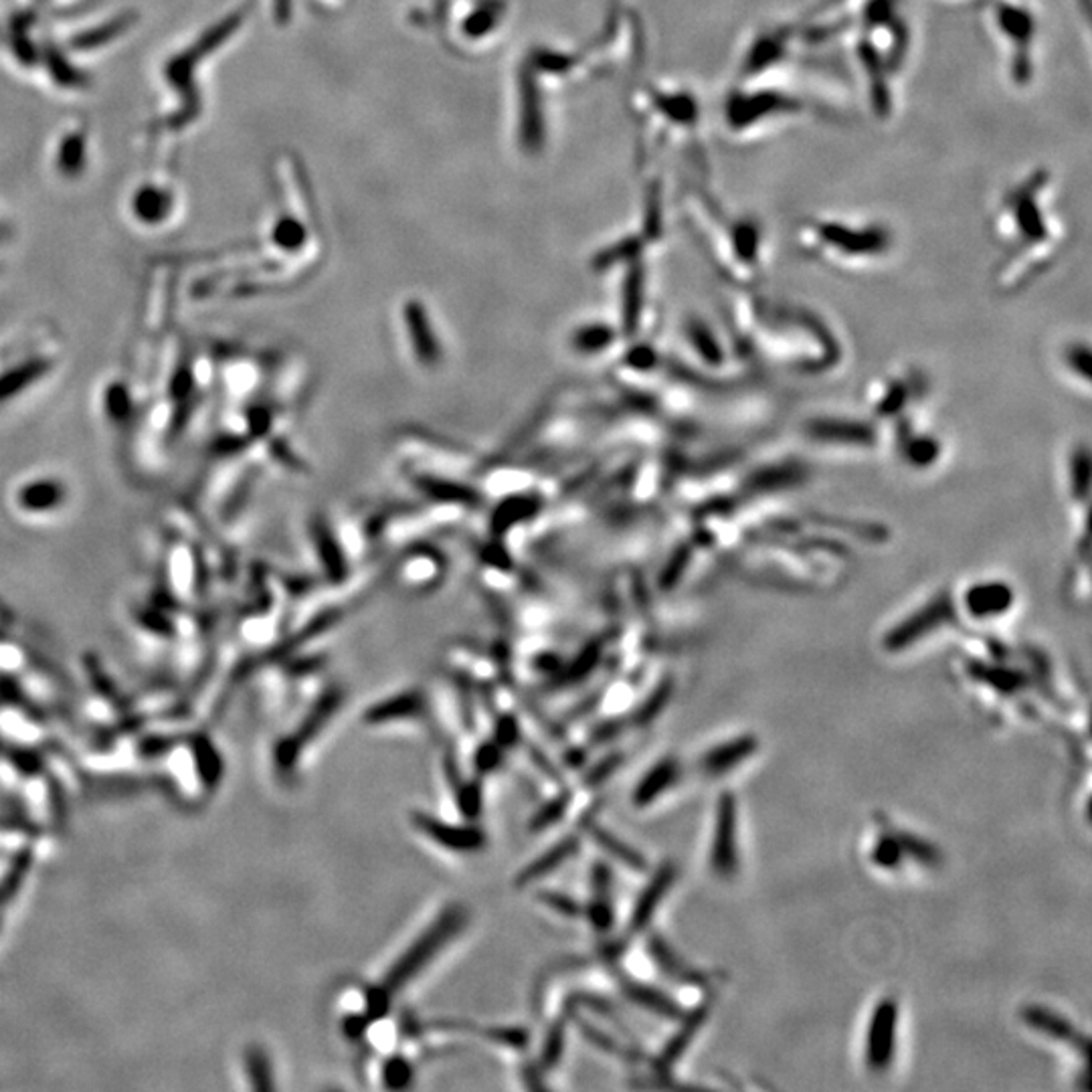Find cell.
<instances>
[{"label": "cell", "instance_id": "cell-1", "mask_svg": "<svg viewBox=\"0 0 1092 1092\" xmlns=\"http://www.w3.org/2000/svg\"><path fill=\"white\" fill-rule=\"evenodd\" d=\"M801 23L814 50L835 47L848 59L870 114L890 122L916 43L909 0H821Z\"/></svg>", "mask_w": 1092, "mask_h": 1092}, {"label": "cell", "instance_id": "cell-2", "mask_svg": "<svg viewBox=\"0 0 1092 1092\" xmlns=\"http://www.w3.org/2000/svg\"><path fill=\"white\" fill-rule=\"evenodd\" d=\"M990 225L995 244L1006 251L999 272L1004 286H1022L1042 274L1066 239L1052 170L1038 166L1008 184L995 201Z\"/></svg>", "mask_w": 1092, "mask_h": 1092}, {"label": "cell", "instance_id": "cell-3", "mask_svg": "<svg viewBox=\"0 0 1092 1092\" xmlns=\"http://www.w3.org/2000/svg\"><path fill=\"white\" fill-rule=\"evenodd\" d=\"M793 69L733 80L720 101V128L734 144H757L810 120H840L838 110L791 80Z\"/></svg>", "mask_w": 1092, "mask_h": 1092}, {"label": "cell", "instance_id": "cell-4", "mask_svg": "<svg viewBox=\"0 0 1092 1092\" xmlns=\"http://www.w3.org/2000/svg\"><path fill=\"white\" fill-rule=\"evenodd\" d=\"M799 253L833 267L862 269L886 260L895 249V231L872 217L814 212L793 231Z\"/></svg>", "mask_w": 1092, "mask_h": 1092}, {"label": "cell", "instance_id": "cell-5", "mask_svg": "<svg viewBox=\"0 0 1092 1092\" xmlns=\"http://www.w3.org/2000/svg\"><path fill=\"white\" fill-rule=\"evenodd\" d=\"M692 217L720 267L736 281H755L763 272L765 223L752 212L733 211L699 186L690 196Z\"/></svg>", "mask_w": 1092, "mask_h": 1092}, {"label": "cell", "instance_id": "cell-6", "mask_svg": "<svg viewBox=\"0 0 1092 1092\" xmlns=\"http://www.w3.org/2000/svg\"><path fill=\"white\" fill-rule=\"evenodd\" d=\"M985 34L1013 89H1029L1038 75L1042 23L1032 0H979Z\"/></svg>", "mask_w": 1092, "mask_h": 1092}, {"label": "cell", "instance_id": "cell-7", "mask_svg": "<svg viewBox=\"0 0 1092 1092\" xmlns=\"http://www.w3.org/2000/svg\"><path fill=\"white\" fill-rule=\"evenodd\" d=\"M6 508L27 524H51L66 516L75 502L73 482L53 468H34L17 475L6 488Z\"/></svg>", "mask_w": 1092, "mask_h": 1092}, {"label": "cell", "instance_id": "cell-8", "mask_svg": "<svg viewBox=\"0 0 1092 1092\" xmlns=\"http://www.w3.org/2000/svg\"><path fill=\"white\" fill-rule=\"evenodd\" d=\"M470 914L461 904H450L443 913L425 929L415 943L395 962L381 983L389 994L401 992L409 981L417 978L429 963L433 962L445 946L450 945L461 930L466 929Z\"/></svg>", "mask_w": 1092, "mask_h": 1092}, {"label": "cell", "instance_id": "cell-9", "mask_svg": "<svg viewBox=\"0 0 1092 1092\" xmlns=\"http://www.w3.org/2000/svg\"><path fill=\"white\" fill-rule=\"evenodd\" d=\"M710 870L718 879H733L741 868L738 849V801L733 793H722L715 810V826L708 854Z\"/></svg>", "mask_w": 1092, "mask_h": 1092}, {"label": "cell", "instance_id": "cell-10", "mask_svg": "<svg viewBox=\"0 0 1092 1092\" xmlns=\"http://www.w3.org/2000/svg\"><path fill=\"white\" fill-rule=\"evenodd\" d=\"M898 1022L900 1008L895 997L881 999L866 1029L865 1060L872 1073H886L897 1056Z\"/></svg>", "mask_w": 1092, "mask_h": 1092}, {"label": "cell", "instance_id": "cell-11", "mask_svg": "<svg viewBox=\"0 0 1092 1092\" xmlns=\"http://www.w3.org/2000/svg\"><path fill=\"white\" fill-rule=\"evenodd\" d=\"M411 821L415 828L424 833L425 838L433 840L441 848L457 852V854H475L486 848V833L478 826H457L450 821H441L433 815L415 812L411 815Z\"/></svg>", "mask_w": 1092, "mask_h": 1092}, {"label": "cell", "instance_id": "cell-12", "mask_svg": "<svg viewBox=\"0 0 1092 1092\" xmlns=\"http://www.w3.org/2000/svg\"><path fill=\"white\" fill-rule=\"evenodd\" d=\"M951 618H953V605L949 604V599L946 602L945 599H937V602L927 605L925 609H921L918 613H913L911 618L898 623L897 627H893L884 637V648L888 652H902L914 644H918L923 637L929 636L939 627L946 625V621Z\"/></svg>", "mask_w": 1092, "mask_h": 1092}, {"label": "cell", "instance_id": "cell-13", "mask_svg": "<svg viewBox=\"0 0 1092 1092\" xmlns=\"http://www.w3.org/2000/svg\"><path fill=\"white\" fill-rule=\"evenodd\" d=\"M759 747L761 745L755 734H738L733 738H727L702 752L699 771L706 777H724L752 759Z\"/></svg>", "mask_w": 1092, "mask_h": 1092}, {"label": "cell", "instance_id": "cell-14", "mask_svg": "<svg viewBox=\"0 0 1092 1092\" xmlns=\"http://www.w3.org/2000/svg\"><path fill=\"white\" fill-rule=\"evenodd\" d=\"M343 701L344 692L336 686L320 696V701L312 708L310 715L302 722L298 733L286 745H281V749H279L281 765H294L300 750L304 749L312 738L327 727L328 720L334 717L338 713V708L343 706Z\"/></svg>", "mask_w": 1092, "mask_h": 1092}, {"label": "cell", "instance_id": "cell-15", "mask_svg": "<svg viewBox=\"0 0 1092 1092\" xmlns=\"http://www.w3.org/2000/svg\"><path fill=\"white\" fill-rule=\"evenodd\" d=\"M676 881H678V866L674 862H664L655 870L652 881L644 886V890L639 893L636 904H634L632 918H630L632 932L648 929V925L652 923L653 914L658 913V909L662 907L664 898L668 897Z\"/></svg>", "mask_w": 1092, "mask_h": 1092}, {"label": "cell", "instance_id": "cell-16", "mask_svg": "<svg viewBox=\"0 0 1092 1092\" xmlns=\"http://www.w3.org/2000/svg\"><path fill=\"white\" fill-rule=\"evenodd\" d=\"M1020 1018L1034 1032L1048 1036L1050 1040H1056V1042L1070 1043L1084 1054V1059L1089 1056V1048H1091L1089 1038L1082 1032H1078L1064 1015H1060L1056 1011L1043 1008V1006H1026L1020 1011Z\"/></svg>", "mask_w": 1092, "mask_h": 1092}, {"label": "cell", "instance_id": "cell-17", "mask_svg": "<svg viewBox=\"0 0 1092 1092\" xmlns=\"http://www.w3.org/2000/svg\"><path fill=\"white\" fill-rule=\"evenodd\" d=\"M963 604L973 620L1001 618L1013 605V589L1001 581L976 583L967 589Z\"/></svg>", "mask_w": 1092, "mask_h": 1092}, {"label": "cell", "instance_id": "cell-18", "mask_svg": "<svg viewBox=\"0 0 1092 1092\" xmlns=\"http://www.w3.org/2000/svg\"><path fill=\"white\" fill-rule=\"evenodd\" d=\"M682 777V763L676 757H664L658 763H653L646 775L637 782L636 789L632 793V803L644 810L650 807L658 799L669 791Z\"/></svg>", "mask_w": 1092, "mask_h": 1092}, {"label": "cell", "instance_id": "cell-19", "mask_svg": "<svg viewBox=\"0 0 1092 1092\" xmlns=\"http://www.w3.org/2000/svg\"><path fill=\"white\" fill-rule=\"evenodd\" d=\"M405 324H407L409 338H411L417 360L427 369H436L441 362L440 343H438V336L433 334V328H431V322L421 308V304L409 302L407 308H405Z\"/></svg>", "mask_w": 1092, "mask_h": 1092}, {"label": "cell", "instance_id": "cell-20", "mask_svg": "<svg viewBox=\"0 0 1092 1092\" xmlns=\"http://www.w3.org/2000/svg\"><path fill=\"white\" fill-rule=\"evenodd\" d=\"M425 696L421 690H405L399 694H392L387 701L376 702L367 713L364 722L367 724H389L407 718L421 717L425 713Z\"/></svg>", "mask_w": 1092, "mask_h": 1092}, {"label": "cell", "instance_id": "cell-21", "mask_svg": "<svg viewBox=\"0 0 1092 1092\" xmlns=\"http://www.w3.org/2000/svg\"><path fill=\"white\" fill-rule=\"evenodd\" d=\"M648 951L652 955L653 963L666 973L668 978L682 983V985H704L706 976L701 973L696 967L688 963L676 953V949L669 945L668 941L660 935H652L648 941Z\"/></svg>", "mask_w": 1092, "mask_h": 1092}, {"label": "cell", "instance_id": "cell-22", "mask_svg": "<svg viewBox=\"0 0 1092 1092\" xmlns=\"http://www.w3.org/2000/svg\"><path fill=\"white\" fill-rule=\"evenodd\" d=\"M621 990H623V994L627 995V999H632L636 1006L652 1011L664 1020H680L686 1013L674 997H669L668 994H664L662 990L652 987V985L625 978L621 981Z\"/></svg>", "mask_w": 1092, "mask_h": 1092}, {"label": "cell", "instance_id": "cell-23", "mask_svg": "<svg viewBox=\"0 0 1092 1092\" xmlns=\"http://www.w3.org/2000/svg\"><path fill=\"white\" fill-rule=\"evenodd\" d=\"M579 846H581L579 838L571 835V838L561 840L553 848L544 852L542 856H538L537 860H533L522 870L521 874L516 876V886H526V884H533V882L553 874L561 866L571 860L572 856L579 852Z\"/></svg>", "mask_w": 1092, "mask_h": 1092}, {"label": "cell", "instance_id": "cell-24", "mask_svg": "<svg viewBox=\"0 0 1092 1092\" xmlns=\"http://www.w3.org/2000/svg\"><path fill=\"white\" fill-rule=\"evenodd\" d=\"M312 537H314V547L318 549V555H320L322 567L328 572V577L336 583L343 581L344 575H346L343 551L338 547V540L334 537V533L328 528L327 522L316 519L312 524Z\"/></svg>", "mask_w": 1092, "mask_h": 1092}, {"label": "cell", "instance_id": "cell-25", "mask_svg": "<svg viewBox=\"0 0 1092 1092\" xmlns=\"http://www.w3.org/2000/svg\"><path fill=\"white\" fill-rule=\"evenodd\" d=\"M708 1013H710V1008L704 1004L701 1008L690 1011L688 1015L685 1013V1015L680 1018L685 1024H682V1027L676 1032V1036L669 1040L668 1046L664 1048V1052H662V1056H660V1064H662V1066H666V1068H668V1066H672L674 1062H678V1059H680V1056L685 1054L686 1050H688V1046H690L692 1040L696 1038V1034L701 1032V1027L704 1026V1022H706Z\"/></svg>", "mask_w": 1092, "mask_h": 1092}, {"label": "cell", "instance_id": "cell-26", "mask_svg": "<svg viewBox=\"0 0 1092 1092\" xmlns=\"http://www.w3.org/2000/svg\"><path fill=\"white\" fill-rule=\"evenodd\" d=\"M588 830L593 835V840L597 842V846L604 848V852H607L611 858H616L618 862L632 868V870H636V872H644L646 870V866H648L646 858L636 848H632L630 844H625L623 840H620L618 835H613L609 830H605V828L597 826V824L589 826Z\"/></svg>", "mask_w": 1092, "mask_h": 1092}, {"label": "cell", "instance_id": "cell-27", "mask_svg": "<svg viewBox=\"0 0 1092 1092\" xmlns=\"http://www.w3.org/2000/svg\"><path fill=\"white\" fill-rule=\"evenodd\" d=\"M969 674L981 685L992 686V690H997V692L1008 694V696L1020 692V690H1026L1027 686V678L1024 674H1020L1015 669L987 666V664H981V662H976L971 666Z\"/></svg>", "mask_w": 1092, "mask_h": 1092}, {"label": "cell", "instance_id": "cell-28", "mask_svg": "<svg viewBox=\"0 0 1092 1092\" xmlns=\"http://www.w3.org/2000/svg\"><path fill=\"white\" fill-rule=\"evenodd\" d=\"M415 486L421 489L427 496L441 500V502H461V504H475L480 502L478 494L472 488L464 486V484H457V482H447V480H438L433 475H417L415 478Z\"/></svg>", "mask_w": 1092, "mask_h": 1092}, {"label": "cell", "instance_id": "cell-29", "mask_svg": "<svg viewBox=\"0 0 1092 1092\" xmlns=\"http://www.w3.org/2000/svg\"><path fill=\"white\" fill-rule=\"evenodd\" d=\"M672 696H674V682L669 678H666V680H662L660 685L653 688L646 701L639 704V708H637L634 717H632L634 727L641 729V727L652 724L653 720L666 710Z\"/></svg>", "mask_w": 1092, "mask_h": 1092}, {"label": "cell", "instance_id": "cell-30", "mask_svg": "<svg viewBox=\"0 0 1092 1092\" xmlns=\"http://www.w3.org/2000/svg\"><path fill=\"white\" fill-rule=\"evenodd\" d=\"M537 500L521 496V498H508L504 504L498 508L496 516H492V528L498 533H504L512 528L516 522L528 521L537 512Z\"/></svg>", "mask_w": 1092, "mask_h": 1092}, {"label": "cell", "instance_id": "cell-31", "mask_svg": "<svg viewBox=\"0 0 1092 1092\" xmlns=\"http://www.w3.org/2000/svg\"><path fill=\"white\" fill-rule=\"evenodd\" d=\"M613 338H616V332L611 328L605 327V324H588V327L579 328L577 332H572L571 346L572 350H577V353L597 355L613 343Z\"/></svg>", "mask_w": 1092, "mask_h": 1092}, {"label": "cell", "instance_id": "cell-32", "mask_svg": "<svg viewBox=\"0 0 1092 1092\" xmlns=\"http://www.w3.org/2000/svg\"><path fill=\"white\" fill-rule=\"evenodd\" d=\"M904 860L907 856L898 842L897 832L881 833L872 848V862L882 870H897Z\"/></svg>", "mask_w": 1092, "mask_h": 1092}, {"label": "cell", "instance_id": "cell-33", "mask_svg": "<svg viewBox=\"0 0 1092 1092\" xmlns=\"http://www.w3.org/2000/svg\"><path fill=\"white\" fill-rule=\"evenodd\" d=\"M897 835L907 858H914L918 865L927 866V868H932L941 862V852L927 840L909 832H897Z\"/></svg>", "mask_w": 1092, "mask_h": 1092}, {"label": "cell", "instance_id": "cell-34", "mask_svg": "<svg viewBox=\"0 0 1092 1092\" xmlns=\"http://www.w3.org/2000/svg\"><path fill=\"white\" fill-rule=\"evenodd\" d=\"M589 923L599 930L611 929L613 925V909H611V893H593V900L589 904Z\"/></svg>", "mask_w": 1092, "mask_h": 1092}, {"label": "cell", "instance_id": "cell-35", "mask_svg": "<svg viewBox=\"0 0 1092 1092\" xmlns=\"http://www.w3.org/2000/svg\"><path fill=\"white\" fill-rule=\"evenodd\" d=\"M383 1078L387 1089H405L413 1080V1066L403 1056H392L383 1066Z\"/></svg>", "mask_w": 1092, "mask_h": 1092}, {"label": "cell", "instance_id": "cell-36", "mask_svg": "<svg viewBox=\"0 0 1092 1092\" xmlns=\"http://www.w3.org/2000/svg\"><path fill=\"white\" fill-rule=\"evenodd\" d=\"M567 805H569V796H561V798L553 799L551 803L542 805L537 814H535V817H533V821H530V830L538 832V830L551 828L553 824H556L565 815Z\"/></svg>", "mask_w": 1092, "mask_h": 1092}, {"label": "cell", "instance_id": "cell-37", "mask_svg": "<svg viewBox=\"0 0 1092 1092\" xmlns=\"http://www.w3.org/2000/svg\"><path fill=\"white\" fill-rule=\"evenodd\" d=\"M168 207V203L164 201V196L156 191H144L142 195L136 198V215L142 219V221H161V217H164V209Z\"/></svg>", "mask_w": 1092, "mask_h": 1092}, {"label": "cell", "instance_id": "cell-38", "mask_svg": "<svg viewBox=\"0 0 1092 1092\" xmlns=\"http://www.w3.org/2000/svg\"><path fill=\"white\" fill-rule=\"evenodd\" d=\"M457 805H459V812L468 815V817H475V815L480 814V807H482L480 785H475V783L459 785V789H457Z\"/></svg>", "mask_w": 1092, "mask_h": 1092}, {"label": "cell", "instance_id": "cell-39", "mask_svg": "<svg viewBox=\"0 0 1092 1092\" xmlns=\"http://www.w3.org/2000/svg\"><path fill=\"white\" fill-rule=\"evenodd\" d=\"M563 1050H565V1026H555L551 1029V1034L547 1036V1043H544V1050L540 1054V1062L547 1066V1068H553L556 1062L563 1056Z\"/></svg>", "mask_w": 1092, "mask_h": 1092}, {"label": "cell", "instance_id": "cell-40", "mask_svg": "<svg viewBox=\"0 0 1092 1092\" xmlns=\"http://www.w3.org/2000/svg\"><path fill=\"white\" fill-rule=\"evenodd\" d=\"M540 902H544L547 907H551L553 911H558L565 916H581L583 914V907L575 898L561 895V893H542Z\"/></svg>", "mask_w": 1092, "mask_h": 1092}, {"label": "cell", "instance_id": "cell-41", "mask_svg": "<svg viewBox=\"0 0 1092 1092\" xmlns=\"http://www.w3.org/2000/svg\"><path fill=\"white\" fill-rule=\"evenodd\" d=\"M500 759H502V747L494 741L484 745L482 749L478 750L475 755V766L480 773H489L494 771L496 766L500 765Z\"/></svg>", "mask_w": 1092, "mask_h": 1092}, {"label": "cell", "instance_id": "cell-42", "mask_svg": "<svg viewBox=\"0 0 1092 1092\" xmlns=\"http://www.w3.org/2000/svg\"><path fill=\"white\" fill-rule=\"evenodd\" d=\"M486 1034L492 1040L510 1046V1048H522L524 1043L528 1042V1034L521 1027H498V1029H488Z\"/></svg>", "mask_w": 1092, "mask_h": 1092}, {"label": "cell", "instance_id": "cell-43", "mask_svg": "<svg viewBox=\"0 0 1092 1092\" xmlns=\"http://www.w3.org/2000/svg\"><path fill=\"white\" fill-rule=\"evenodd\" d=\"M521 731H519V722L514 717H502L496 722V743L500 747H510L519 741Z\"/></svg>", "mask_w": 1092, "mask_h": 1092}, {"label": "cell", "instance_id": "cell-44", "mask_svg": "<svg viewBox=\"0 0 1092 1092\" xmlns=\"http://www.w3.org/2000/svg\"><path fill=\"white\" fill-rule=\"evenodd\" d=\"M621 761H623V757H621V755H611V757L604 759L599 765L593 766V769H591V773L588 775L589 785H599V783H604L605 779H609V777H611V775L620 769Z\"/></svg>", "mask_w": 1092, "mask_h": 1092}]
</instances>
